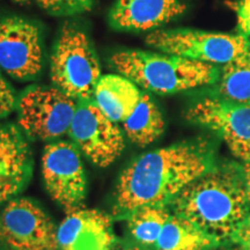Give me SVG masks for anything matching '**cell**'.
Masks as SVG:
<instances>
[{
  "instance_id": "obj_1",
  "label": "cell",
  "mask_w": 250,
  "mask_h": 250,
  "mask_svg": "<svg viewBox=\"0 0 250 250\" xmlns=\"http://www.w3.org/2000/svg\"><path fill=\"white\" fill-rule=\"evenodd\" d=\"M214 166V148L205 139L144 153L120 175L115 191L116 212L126 217L142 206L170 204L184 188Z\"/></svg>"
},
{
  "instance_id": "obj_2",
  "label": "cell",
  "mask_w": 250,
  "mask_h": 250,
  "mask_svg": "<svg viewBox=\"0 0 250 250\" xmlns=\"http://www.w3.org/2000/svg\"><path fill=\"white\" fill-rule=\"evenodd\" d=\"M170 204L174 213L217 242L232 239L249 215L245 168L233 162L215 165L184 188Z\"/></svg>"
},
{
  "instance_id": "obj_3",
  "label": "cell",
  "mask_w": 250,
  "mask_h": 250,
  "mask_svg": "<svg viewBox=\"0 0 250 250\" xmlns=\"http://www.w3.org/2000/svg\"><path fill=\"white\" fill-rule=\"evenodd\" d=\"M110 62L118 73L139 87L162 95L214 85L221 71L218 65L142 50L118 51Z\"/></svg>"
},
{
  "instance_id": "obj_4",
  "label": "cell",
  "mask_w": 250,
  "mask_h": 250,
  "mask_svg": "<svg viewBox=\"0 0 250 250\" xmlns=\"http://www.w3.org/2000/svg\"><path fill=\"white\" fill-rule=\"evenodd\" d=\"M50 73L54 86L77 102L93 98L101 67L86 33L76 24H65L59 33Z\"/></svg>"
},
{
  "instance_id": "obj_5",
  "label": "cell",
  "mask_w": 250,
  "mask_h": 250,
  "mask_svg": "<svg viewBox=\"0 0 250 250\" xmlns=\"http://www.w3.org/2000/svg\"><path fill=\"white\" fill-rule=\"evenodd\" d=\"M146 43L165 54L223 66L250 51V40L240 34L195 29H156Z\"/></svg>"
},
{
  "instance_id": "obj_6",
  "label": "cell",
  "mask_w": 250,
  "mask_h": 250,
  "mask_svg": "<svg viewBox=\"0 0 250 250\" xmlns=\"http://www.w3.org/2000/svg\"><path fill=\"white\" fill-rule=\"evenodd\" d=\"M77 101L57 87L30 86L18 98L19 126L28 138L54 140L68 133Z\"/></svg>"
},
{
  "instance_id": "obj_7",
  "label": "cell",
  "mask_w": 250,
  "mask_h": 250,
  "mask_svg": "<svg viewBox=\"0 0 250 250\" xmlns=\"http://www.w3.org/2000/svg\"><path fill=\"white\" fill-rule=\"evenodd\" d=\"M68 136L80 152L102 168L114 164L125 145L122 130L100 110L93 99L77 102Z\"/></svg>"
},
{
  "instance_id": "obj_8",
  "label": "cell",
  "mask_w": 250,
  "mask_h": 250,
  "mask_svg": "<svg viewBox=\"0 0 250 250\" xmlns=\"http://www.w3.org/2000/svg\"><path fill=\"white\" fill-rule=\"evenodd\" d=\"M42 175L46 191L62 208L71 211L83 206L87 193L86 171L73 143L57 140L45 146Z\"/></svg>"
},
{
  "instance_id": "obj_9",
  "label": "cell",
  "mask_w": 250,
  "mask_h": 250,
  "mask_svg": "<svg viewBox=\"0 0 250 250\" xmlns=\"http://www.w3.org/2000/svg\"><path fill=\"white\" fill-rule=\"evenodd\" d=\"M187 120L213 131L235 158L250 162V104H240L210 95L188 109Z\"/></svg>"
},
{
  "instance_id": "obj_10",
  "label": "cell",
  "mask_w": 250,
  "mask_h": 250,
  "mask_svg": "<svg viewBox=\"0 0 250 250\" xmlns=\"http://www.w3.org/2000/svg\"><path fill=\"white\" fill-rule=\"evenodd\" d=\"M2 241L13 250H59L58 227L29 198L8 201L0 214Z\"/></svg>"
},
{
  "instance_id": "obj_11",
  "label": "cell",
  "mask_w": 250,
  "mask_h": 250,
  "mask_svg": "<svg viewBox=\"0 0 250 250\" xmlns=\"http://www.w3.org/2000/svg\"><path fill=\"white\" fill-rule=\"evenodd\" d=\"M43 66L42 36L36 24L0 15V70L18 80H33Z\"/></svg>"
},
{
  "instance_id": "obj_12",
  "label": "cell",
  "mask_w": 250,
  "mask_h": 250,
  "mask_svg": "<svg viewBox=\"0 0 250 250\" xmlns=\"http://www.w3.org/2000/svg\"><path fill=\"white\" fill-rule=\"evenodd\" d=\"M115 241L110 218L83 206L67 211L58 227L59 250H114Z\"/></svg>"
},
{
  "instance_id": "obj_13",
  "label": "cell",
  "mask_w": 250,
  "mask_h": 250,
  "mask_svg": "<svg viewBox=\"0 0 250 250\" xmlns=\"http://www.w3.org/2000/svg\"><path fill=\"white\" fill-rule=\"evenodd\" d=\"M23 131L0 124V204L21 192L33 174V155Z\"/></svg>"
},
{
  "instance_id": "obj_14",
  "label": "cell",
  "mask_w": 250,
  "mask_h": 250,
  "mask_svg": "<svg viewBox=\"0 0 250 250\" xmlns=\"http://www.w3.org/2000/svg\"><path fill=\"white\" fill-rule=\"evenodd\" d=\"M184 11L186 5L180 0H118L109 13V21L118 30H156Z\"/></svg>"
},
{
  "instance_id": "obj_15",
  "label": "cell",
  "mask_w": 250,
  "mask_h": 250,
  "mask_svg": "<svg viewBox=\"0 0 250 250\" xmlns=\"http://www.w3.org/2000/svg\"><path fill=\"white\" fill-rule=\"evenodd\" d=\"M142 93L139 86L129 78L122 74H107L100 78L92 99L109 120L122 124L138 105Z\"/></svg>"
},
{
  "instance_id": "obj_16",
  "label": "cell",
  "mask_w": 250,
  "mask_h": 250,
  "mask_svg": "<svg viewBox=\"0 0 250 250\" xmlns=\"http://www.w3.org/2000/svg\"><path fill=\"white\" fill-rule=\"evenodd\" d=\"M122 126L131 143L145 147L164 133L165 120L151 95L143 92L138 105Z\"/></svg>"
},
{
  "instance_id": "obj_17",
  "label": "cell",
  "mask_w": 250,
  "mask_h": 250,
  "mask_svg": "<svg viewBox=\"0 0 250 250\" xmlns=\"http://www.w3.org/2000/svg\"><path fill=\"white\" fill-rule=\"evenodd\" d=\"M220 243L206 235L191 221L170 214L156 241L155 250H208Z\"/></svg>"
},
{
  "instance_id": "obj_18",
  "label": "cell",
  "mask_w": 250,
  "mask_h": 250,
  "mask_svg": "<svg viewBox=\"0 0 250 250\" xmlns=\"http://www.w3.org/2000/svg\"><path fill=\"white\" fill-rule=\"evenodd\" d=\"M211 95L226 101L250 104V51L227 62L220 71Z\"/></svg>"
},
{
  "instance_id": "obj_19",
  "label": "cell",
  "mask_w": 250,
  "mask_h": 250,
  "mask_svg": "<svg viewBox=\"0 0 250 250\" xmlns=\"http://www.w3.org/2000/svg\"><path fill=\"white\" fill-rule=\"evenodd\" d=\"M170 217L166 206L146 205L127 214L131 235L143 248H154L160 233Z\"/></svg>"
},
{
  "instance_id": "obj_20",
  "label": "cell",
  "mask_w": 250,
  "mask_h": 250,
  "mask_svg": "<svg viewBox=\"0 0 250 250\" xmlns=\"http://www.w3.org/2000/svg\"><path fill=\"white\" fill-rule=\"evenodd\" d=\"M37 4L52 15L67 17L90 11L93 0H36Z\"/></svg>"
},
{
  "instance_id": "obj_21",
  "label": "cell",
  "mask_w": 250,
  "mask_h": 250,
  "mask_svg": "<svg viewBox=\"0 0 250 250\" xmlns=\"http://www.w3.org/2000/svg\"><path fill=\"white\" fill-rule=\"evenodd\" d=\"M227 5L235 13L237 34L250 40V0H234Z\"/></svg>"
},
{
  "instance_id": "obj_22",
  "label": "cell",
  "mask_w": 250,
  "mask_h": 250,
  "mask_svg": "<svg viewBox=\"0 0 250 250\" xmlns=\"http://www.w3.org/2000/svg\"><path fill=\"white\" fill-rule=\"evenodd\" d=\"M18 98L14 89L0 73V118L8 116L12 111L15 110Z\"/></svg>"
},
{
  "instance_id": "obj_23",
  "label": "cell",
  "mask_w": 250,
  "mask_h": 250,
  "mask_svg": "<svg viewBox=\"0 0 250 250\" xmlns=\"http://www.w3.org/2000/svg\"><path fill=\"white\" fill-rule=\"evenodd\" d=\"M232 240L240 245L242 249L250 250V213L234 234Z\"/></svg>"
},
{
  "instance_id": "obj_24",
  "label": "cell",
  "mask_w": 250,
  "mask_h": 250,
  "mask_svg": "<svg viewBox=\"0 0 250 250\" xmlns=\"http://www.w3.org/2000/svg\"><path fill=\"white\" fill-rule=\"evenodd\" d=\"M245 176H246V188H247V198L250 206V164H245Z\"/></svg>"
},
{
  "instance_id": "obj_25",
  "label": "cell",
  "mask_w": 250,
  "mask_h": 250,
  "mask_svg": "<svg viewBox=\"0 0 250 250\" xmlns=\"http://www.w3.org/2000/svg\"><path fill=\"white\" fill-rule=\"evenodd\" d=\"M126 250H147V249L143 248V247H140V246H136V247H131V248L126 249Z\"/></svg>"
},
{
  "instance_id": "obj_26",
  "label": "cell",
  "mask_w": 250,
  "mask_h": 250,
  "mask_svg": "<svg viewBox=\"0 0 250 250\" xmlns=\"http://www.w3.org/2000/svg\"><path fill=\"white\" fill-rule=\"evenodd\" d=\"M14 1H17V2H21V4H24V2H29L30 0H14Z\"/></svg>"
},
{
  "instance_id": "obj_27",
  "label": "cell",
  "mask_w": 250,
  "mask_h": 250,
  "mask_svg": "<svg viewBox=\"0 0 250 250\" xmlns=\"http://www.w3.org/2000/svg\"><path fill=\"white\" fill-rule=\"evenodd\" d=\"M0 240L2 241V232H1V225H0Z\"/></svg>"
},
{
  "instance_id": "obj_28",
  "label": "cell",
  "mask_w": 250,
  "mask_h": 250,
  "mask_svg": "<svg viewBox=\"0 0 250 250\" xmlns=\"http://www.w3.org/2000/svg\"><path fill=\"white\" fill-rule=\"evenodd\" d=\"M239 250H246V249H242V248H241V249H239Z\"/></svg>"
},
{
  "instance_id": "obj_29",
  "label": "cell",
  "mask_w": 250,
  "mask_h": 250,
  "mask_svg": "<svg viewBox=\"0 0 250 250\" xmlns=\"http://www.w3.org/2000/svg\"><path fill=\"white\" fill-rule=\"evenodd\" d=\"M248 164H250V162H248Z\"/></svg>"
},
{
  "instance_id": "obj_30",
  "label": "cell",
  "mask_w": 250,
  "mask_h": 250,
  "mask_svg": "<svg viewBox=\"0 0 250 250\" xmlns=\"http://www.w3.org/2000/svg\"><path fill=\"white\" fill-rule=\"evenodd\" d=\"M114 250H115V249H114Z\"/></svg>"
}]
</instances>
